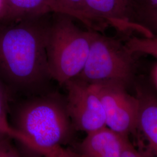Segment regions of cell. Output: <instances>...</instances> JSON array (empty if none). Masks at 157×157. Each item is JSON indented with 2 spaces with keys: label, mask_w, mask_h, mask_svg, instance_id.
<instances>
[{
  "label": "cell",
  "mask_w": 157,
  "mask_h": 157,
  "mask_svg": "<svg viewBox=\"0 0 157 157\" xmlns=\"http://www.w3.org/2000/svg\"><path fill=\"white\" fill-rule=\"evenodd\" d=\"M0 22V80L17 90L34 89L51 78L47 16Z\"/></svg>",
  "instance_id": "cell-1"
},
{
  "label": "cell",
  "mask_w": 157,
  "mask_h": 157,
  "mask_svg": "<svg viewBox=\"0 0 157 157\" xmlns=\"http://www.w3.org/2000/svg\"><path fill=\"white\" fill-rule=\"evenodd\" d=\"M13 127L20 135L19 141L34 151L62 146L71 130V120L65 100L57 95L36 98L23 103L15 113Z\"/></svg>",
  "instance_id": "cell-2"
},
{
  "label": "cell",
  "mask_w": 157,
  "mask_h": 157,
  "mask_svg": "<svg viewBox=\"0 0 157 157\" xmlns=\"http://www.w3.org/2000/svg\"><path fill=\"white\" fill-rule=\"evenodd\" d=\"M56 14L47 33V61L51 78L65 85L84 68L90 50L91 30L79 28L69 15Z\"/></svg>",
  "instance_id": "cell-3"
},
{
  "label": "cell",
  "mask_w": 157,
  "mask_h": 157,
  "mask_svg": "<svg viewBox=\"0 0 157 157\" xmlns=\"http://www.w3.org/2000/svg\"><path fill=\"white\" fill-rule=\"evenodd\" d=\"M136 71L134 54L124 43L91 30L87 59L76 78L90 84L115 81L128 86Z\"/></svg>",
  "instance_id": "cell-4"
},
{
  "label": "cell",
  "mask_w": 157,
  "mask_h": 157,
  "mask_svg": "<svg viewBox=\"0 0 157 157\" xmlns=\"http://www.w3.org/2000/svg\"><path fill=\"white\" fill-rule=\"evenodd\" d=\"M105 115L106 126L124 136L135 132L139 112L137 96L130 94L126 86L115 81L93 83Z\"/></svg>",
  "instance_id": "cell-5"
},
{
  "label": "cell",
  "mask_w": 157,
  "mask_h": 157,
  "mask_svg": "<svg viewBox=\"0 0 157 157\" xmlns=\"http://www.w3.org/2000/svg\"><path fill=\"white\" fill-rule=\"evenodd\" d=\"M64 86L67 113L76 129L87 134L106 126L104 110L93 84L74 78Z\"/></svg>",
  "instance_id": "cell-6"
},
{
  "label": "cell",
  "mask_w": 157,
  "mask_h": 157,
  "mask_svg": "<svg viewBox=\"0 0 157 157\" xmlns=\"http://www.w3.org/2000/svg\"><path fill=\"white\" fill-rule=\"evenodd\" d=\"M84 8L97 32L109 25L121 32L143 35L141 29L131 21V0H84Z\"/></svg>",
  "instance_id": "cell-7"
},
{
  "label": "cell",
  "mask_w": 157,
  "mask_h": 157,
  "mask_svg": "<svg viewBox=\"0 0 157 157\" xmlns=\"http://www.w3.org/2000/svg\"><path fill=\"white\" fill-rule=\"evenodd\" d=\"M139 112L135 132L138 133L142 157H157V98L138 91Z\"/></svg>",
  "instance_id": "cell-8"
},
{
  "label": "cell",
  "mask_w": 157,
  "mask_h": 157,
  "mask_svg": "<svg viewBox=\"0 0 157 157\" xmlns=\"http://www.w3.org/2000/svg\"><path fill=\"white\" fill-rule=\"evenodd\" d=\"M124 136L105 126L87 133L80 146L81 157H121Z\"/></svg>",
  "instance_id": "cell-9"
},
{
  "label": "cell",
  "mask_w": 157,
  "mask_h": 157,
  "mask_svg": "<svg viewBox=\"0 0 157 157\" xmlns=\"http://www.w3.org/2000/svg\"><path fill=\"white\" fill-rule=\"evenodd\" d=\"M51 12L62 13L56 0H5L0 22L41 17Z\"/></svg>",
  "instance_id": "cell-10"
},
{
  "label": "cell",
  "mask_w": 157,
  "mask_h": 157,
  "mask_svg": "<svg viewBox=\"0 0 157 157\" xmlns=\"http://www.w3.org/2000/svg\"><path fill=\"white\" fill-rule=\"evenodd\" d=\"M63 14L69 15L84 24L89 30L96 31L94 23L85 11L84 0H56Z\"/></svg>",
  "instance_id": "cell-11"
},
{
  "label": "cell",
  "mask_w": 157,
  "mask_h": 157,
  "mask_svg": "<svg viewBox=\"0 0 157 157\" xmlns=\"http://www.w3.org/2000/svg\"><path fill=\"white\" fill-rule=\"evenodd\" d=\"M10 139L11 138L0 133V157H21Z\"/></svg>",
  "instance_id": "cell-12"
},
{
  "label": "cell",
  "mask_w": 157,
  "mask_h": 157,
  "mask_svg": "<svg viewBox=\"0 0 157 157\" xmlns=\"http://www.w3.org/2000/svg\"><path fill=\"white\" fill-rule=\"evenodd\" d=\"M121 157H142L137 149L135 148L129 140V137H126L124 141V150Z\"/></svg>",
  "instance_id": "cell-13"
},
{
  "label": "cell",
  "mask_w": 157,
  "mask_h": 157,
  "mask_svg": "<svg viewBox=\"0 0 157 157\" xmlns=\"http://www.w3.org/2000/svg\"><path fill=\"white\" fill-rule=\"evenodd\" d=\"M147 45L157 48V37H153L146 40Z\"/></svg>",
  "instance_id": "cell-14"
},
{
  "label": "cell",
  "mask_w": 157,
  "mask_h": 157,
  "mask_svg": "<svg viewBox=\"0 0 157 157\" xmlns=\"http://www.w3.org/2000/svg\"><path fill=\"white\" fill-rule=\"evenodd\" d=\"M140 1L148 6L157 8V0H140Z\"/></svg>",
  "instance_id": "cell-15"
},
{
  "label": "cell",
  "mask_w": 157,
  "mask_h": 157,
  "mask_svg": "<svg viewBox=\"0 0 157 157\" xmlns=\"http://www.w3.org/2000/svg\"><path fill=\"white\" fill-rule=\"evenodd\" d=\"M4 3H5V0H0V19L4 10Z\"/></svg>",
  "instance_id": "cell-16"
},
{
  "label": "cell",
  "mask_w": 157,
  "mask_h": 157,
  "mask_svg": "<svg viewBox=\"0 0 157 157\" xmlns=\"http://www.w3.org/2000/svg\"><path fill=\"white\" fill-rule=\"evenodd\" d=\"M154 82H155V83L156 84V86H157V67H155V69L154 70Z\"/></svg>",
  "instance_id": "cell-17"
}]
</instances>
